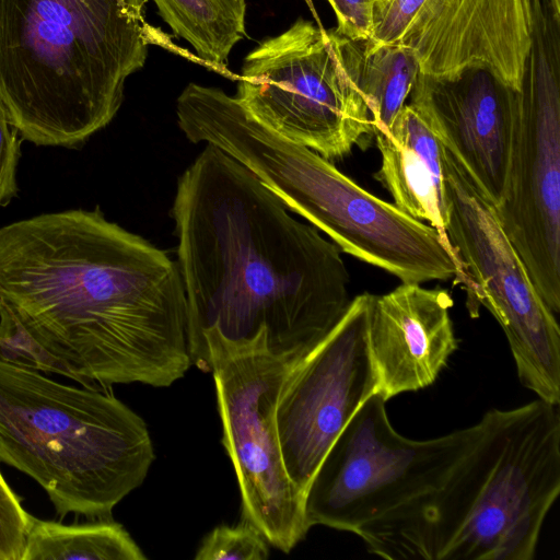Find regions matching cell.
Listing matches in <instances>:
<instances>
[{
	"instance_id": "obj_19",
	"label": "cell",
	"mask_w": 560,
	"mask_h": 560,
	"mask_svg": "<svg viewBox=\"0 0 560 560\" xmlns=\"http://www.w3.org/2000/svg\"><path fill=\"white\" fill-rule=\"evenodd\" d=\"M174 34L187 40L198 57L225 70L229 54L245 36V0H154Z\"/></svg>"
},
{
	"instance_id": "obj_8",
	"label": "cell",
	"mask_w": 560,
	"mask_h": 560,
	"mask_svg": "<svg viewBox=\"0 0 560 560\" xmlns=\"http://www.w3.org/2000/svg\"><path fill=\"white\" fill-rule=\"evenodd\" d=\"M386 399L371 395L336 438L305 493L307 526L357 533L436 488L476 441V424L411 440L390 424Z\"/></svg>"
},
{
	"instance_id": "obj_23",
	"label": "cell",
	"mask_w": 560,
	"mask_h": 560,
	"mask_svg": "<svg viewBox=\"0 0 560 560\" xmlns=\"http://www.w3.org/2000/svg\"><path fill=\"white\" fill-rule=\"evenodd\" d=\"M22 141L0 101V207L8 206L19 191L16 170Z\"/></svg>"
},
{
	"instance_id": "obj_1",
	"label": "cell",
	"mask_w": 560,
	"mask_h": 560,
	"mask_svg": "<svg viewBox=\"0 0 560 560\" xmlns=\"http://www.w3.org/2000/svg\"><path fill=\"white\" fill-rule=\"evenodd\" d=\"M0 301L81 385L168 387L192 365L177 262L98 207L1 226Z\"/></svg>"
},
{
	"instance_id": "obj_9",
	"label": "cell",
	"mask_w": 560,
	"mask_h": 560,
	"mask_svg": "<svg viewBox=\"0 0 560 560\" xmlns=\"http://www.w3.org/2000/svg\"><path fill=\"white\" fill-rule=\"evenodd\" d=\"M300 361L271 353L265 338L242 346L208 338L200 366L213 374L222 442L237 478L242 517L287 553L310 529L304 493L287 472L276 422L280 392Z\"/></svg>"
},
{
	"instance_id": "obj_15",
	"label": "cell",
	"mask_w": 560,
	"mask_h": 560,
	"mask_svg": "<svg viewBox=\"0 0 560 560\" xmlns=\"http://www.w3.org/2000/svg\"><path fill=\"white\" fill-rule=\"evenodd\" d=\"M444 289L401 283L371 296L368 343L376 393L386 400L432 385L457 349Z\"/></svg>"
},
{
	"instance_id": "obj_7",
	"label": "cell",
	"mask_w": 560,
	"mask_h": 560,
	"mask_svg": "<svg viewBox=\"0 0 560 560\" xmlns=\"http://www.w3.org/2000/svg\"><path fill=\"white\" fill-rule=\"evenodd\" d=\"M514 124L508 186L494 208L536 290L560 312V15L530 12Z\"/></svg>"
},
{
	"instance_id": "obj_2",
	"label": "cell",
	"mask_w": 560,
	"mask_h": 560,
	"mask_svg": "<svg viewBox=\"0 0 560 560\" xmlns=\"http://www.w3.org/2000/svg\"><path fill=\"white\" fill-rule=\"evenodd\" d=\"M191 364L208 338L302 360L347 312L341 249L302 223L257 176L206 144L172 207Z\"/></svg>"
},
{
	"instance_id": "obj_13",
	"label": "cell",
	"mask_w": 560,
	"mask_h": 560,
	"mask_svg": "<svg viewBox=\"0 0 560 560\" xmlns=\"http://www.w3.org/2000/svg\"><path fill=\"white\" fill-rule=\"evenodd\" d=\"M529 11V0H376L371 38L410 49L427 77L480 68L520 91Z\"/></svg>"
},
{
	"instance_id": "obj_12",
	"label": "cell",
	"mask_w": 560,
	"mask_h": 560,
	"mask_svg": "<svg viewBox=\"0 0 560 560\" xmlns=\"http://www.w3.org/2000/svg\"><path fill=\"white\" fill-rule=\"evenodd\" d=\"M371 296L351 300L332 330L292 368L280 392L276 422L284 466L303 493L353 413L376 393L368 343Z\"/></svg>"
},
{
	"instance_id": "obj_4",
	"label": "cell",
	"mask_w": 560,
	"mask_h": 560,
	"mask_svg": "<svg viewBox=\"0 0 560 560\" xmlns=\"http://www.w3.org/2000/svg\"><path fill=\"white\" fill-rule=\"evenodd\" d=\"M148 0H0V101L22 140L79 148L106 127L161 35Z\"/></svg>"
},
{
	"instance_id": "obj_3",
	"label": "cell",
	"mask_w": 560,
	"mask_h": 560,
	"mask_svg": "<svg viewBox=\"0 0 560 560\" xmlns=\"http://www.w3.org/2000/svg\"><path fill=\"white\" fill-rule=\"evenodd\" d=\"M445 479L362 526L388 560H532L560 492L559 405L491 409Z\"/></svg>"
},
{
	"instance_id": "obj_11",
	"label": "cell",
	"mask_w": 560,
	"mask_h": 560,
	"mask_svg": "<svg viewBox=\"0 0 560 560\" xmlns=\"http://www.w3.org/2000/svg\"><path fill=\"white\" fill-rule=\"evenodd\" d=\"M236 98L261 125L327 160L373 136L369 105L327 30L299 19L244 60Z\"/></svg>"
},
{
	"instance_id": "obj_24",
	"label": "cell",
	"mask_w": 560,
	"mask_h": 560,
	"mask_svg": "<svg viewBox=\"0 0 560 560\" xmlns=\"http://www.w3.org/2000/svg\"><path fill=\"white\" fill-rule=\"evenodd\" d=\"M336 18L332 31L350 39L372 37L373 15L376 0H327Z\"/></svg>"
},
{
	"instance_id": "obj_5",
	"label": "cell",
	"mask_w": 560,
	"mask_h": 560,
	"mask_svg": "<svg viewBox=\"0 0 560 560\" xmlns=\"http://www.w3.org/2000/svg\"><path fill=\"white\" fill-rule=\"evenodd\" d=\"M0 460L34 479L61 517L109 518L144 481L154 448L144 420L107 388L0 359Z\"/></svg>"
},
{
	"instance_id": "obj_14",
	"label": "cell",
	"mask_w": 560,
	"mask_h": 560,
	"mask_svg": "<svg viewBox=\"0 0 560 560\" xmlns=\"http://www.w3.org/2000/svg\"><path fill=\"white\" fill-rule=\"evenodd\" d=\"M517 101L518 91L477 68L448 79L419 73L407 102L497 208L508 186Z\"/></svg>"
},
{
	"instance_id": "obj_20",
	"label": "cell",
	"mask_w": 560,
	"mask_h": 560,
	"mask_svg": "<svg viewBox=\"0 0 560 560\" xmlns=\"http://www.w3.org/2000/svg\"><path fill=\"white\" fill-rule=\"evenodd\" d=\"M269 542L257 527L246 521L236 526H217L203 539L196 560H265Z\"/></svg>"
},
{
	"instance_id": "obj_17",
	"label": "cell",
	"mask_w": 560,
	"mask_h": 560,
	"mask_svg": "<svg viewBox=\"0 0 560 560\" xmlns=\"http://www.w3.org/2000/svg\"><path fill=\"white\" fill-rule=\"evenodd\" d=\"M328 32L345 71L369 105L373 130L387 131L420 73L416 56L398 44Z\"/></svg>"
},
{
	"instance_id": "obj_21",
	"label": "cell",
	"mask_w": 560,
	"mask_h": 560,
	"mask_svg": "<svg viewBox=\"0 0 560 560\" xmlns=\"http://www.w3.org/2000/svg\"><path fill=\"white\" fill-rule=\"evenodd\" d=\"M0 359L35 371L62 375L57 362L31 337L10 307L1 301Z\"/></svg>"
},
{
	"instance_id": "obj_25",
	"label": "cell",
	"mask_w": 560,
	"mask_h": 560,
	"mask_svg": "<svg viewBox=\"0 0 560 560\" xmlns=\"http://www.w3.org/2000/svg\"><path fill=\"white\" fill-rule=\"evenodd\" d=\"M552 1H553V3H555L557 7H559V8H560V0H552Z\"/></svg>"
},
{
	"instance_id": "obj_16",
	"label": "cell",
	"mask_w": 560,
	"mask_h": 560,
	"mask_svg": "<svg viewBox=\"0 0 560 560\" xmlns=\"http://www.w3.org/2000/svg\"><path fill=\"white\" fill-rule=\"evenodd\" d=\"M373 136L381 152L375 179L387 189L398 209L447 238L444 147L431 127L407 102L389 129L373 130Z\"/></svg>"
},
{
	"instance_id": "obj_10",
	"label": "cell",
	"mask_w": 560,
	"mask_h": 560,
	"mask_svg": "<svg viewBox=\"0 0 560 560\" xmlns=\"http://www.w3.org/2000/svg\"><path fill=\"white\" fill-rule=\"evenodd\" d=\"M446 236L462 266L467 310L486 307L509 342L520 382L538 398L560 402V327L505 235L493 205L444 148Z\"/></svg>"
},
{
	"instance_id": "obj_6",
	"label": "cell",
	"mask_w": 560,
	"mask_h": 560,
	"mask_svg": "<svg viewBox=\"0 0 560 560\" xmlns=\"http://www.w3.org/2000/svg\"><path fill=\"white\" fill-rule=\"evenodd\" d=\"M228 152L341 252L401 283L460 279V262L435 228L363 189L317 152L257 120L238 128Z\"/></svg>"
},
{
	"instance_id": "obj_18",
	"label": "cell",
	"mask_w": 560,
	"mask_h": 560,
	"mask_svg": "<svg viewBox=\"0 0 560 560\" xmlns=\"http://www.w3.org/2000/svg\"><path fill=\"white\" fill-rule=\"evenodd\" d=\"M129 533L109 518L62 524L31 515L22 560H143Z\"/></svg>"
},
{
	"instance_id": "obj_22",
	"label": "cell",
	"mask_w": 560,
	"mask_h": 560,
	"mask_svg": "<svg viewBox=\"0 0 560 560\" xmlns=\"http://www.w3.org/2000/svg\"><path fill=\"white\" fill-rule=\"evenodd\" d=\"M30 518L0 471V560H22Z\"/></svg>"
}]
</instances>
